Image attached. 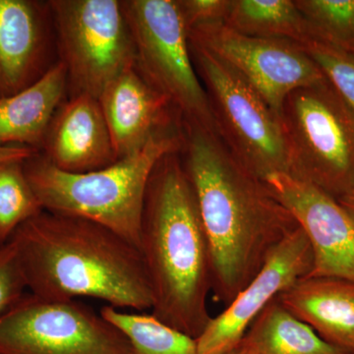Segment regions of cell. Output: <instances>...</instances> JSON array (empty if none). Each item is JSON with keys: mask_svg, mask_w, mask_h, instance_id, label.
<instances>
[{"mask_svg": "<svg viewBox=\"0 0 354 354\" xmlns=\"http://www.w3.org/2000/svg\"><path fill=\"white\" fill-rule=\"evenodd\" d=\"M183 130V165L208 241L212 292L225 307L298 225L265 180L218 134L198 127Z\"/></svg>", "mask_w": 354, "mask_h": 354, "instance_id": "6da1fadb", "label": "cell"}, {"mask_svg": "<svg viewBox=\"0 0 354 354\" xmlns=\"http://www.w3.org/2000/svg\"><path fill=\"white\" fill-rule=\"evenodd\" d=\"M27 288L44 299L92 297L114 308L152 309L145 264L136 246L113 230L43 211L9 239Z\"/></svg>", "mask_w": 354, "mask_h": 354, "instance_id": "7a4b0ae2", "label": "cell"}, {"mask_svg": "<svg viewBox=\"0 0 354 354\" xmlns=\"http://www.w3.org/2000/svg\"><path fill=\"white\" fill-rule=\"evenodd\" d=\"M178 153L162 158L147 186L139 250L152 315L197 339L212 316V266L194 190Z\"/></svg>", "mask_w": 354, "mask_h": 354, "instance_id": "3957f363", "label": "cell"}, {"mask_svg": "<svg viewBox=\"0 0 354 354\" xmlns=\"http://www.w3.org/2000/svg\"><path fill=\"white\" fill-rule=\"evenodd\" d=\"M183 145L184 131L176 124L153 135L138 153L97 171H64L41 153L25 160L24 169L44 211L93 221L139 249L149 179L162 158Z\"/></svg>", "mask_w": 354, "mask_h": 354, "instance_id": "277c9868", "label": "cell"}, {"mask_svg": "<svg viewBox=\"0 0 354 354\" xmlns=\"http://www.w3.org/2000/svg\"><path fill=\"white\" fill-rule=\"evenodd\" d=\"M123 10L135 46V68L164 97L183 127L218 135L208 95L191 57L176 0H127Z\"/></svg>", "mask_w": 354, "mask_h": 354, "instance_id": "5b68a950", "label": "cell"}, {"mask_svg": "<svg viewBox=\"0 0 354 354\" xmlns=\"http://www.w3.org/2000/svg\"><path fill=\"white\" fill-rule=\"evenodd\" d=\"M281 122L290 146V176L337 200L354 190V111L328 80L293 91Z\"/></svg>", "mask_w": 354, "mask_h": 354, "instance_id": "8992f818", "label": "cell"}, {"mask_svg": "<svg viewBox=\"0 0 354 354\" xmlns=\"http://www.w3.org/2000/svg\"><path fill=\"white\" fill-rule=\"evenodd\" d=\"M189 46L218 136L230 152L263 180L272 174H290V146L281 118L232 67L208 50Z\"/></svg>", "mask_w": 354, "mask_h": 354, "instance_id": "52a82bcc", "label": "cell"}, {"mask_svg": "<svg viewBox=\"0 0 354 354\" xmlns=\"http://www.w3.org/2000/svg\"><path fill=\"white\" fill-rule=\"evenodd\" d=\"M48 4L71 97L99 99L106 86L136 62L122 1L51 0Z\"/></svg>", "mask_w": 354, "mask_h": 354, "instance_id": "ba28073f", "label": "cell"}, {"mask_svg": "<svg viewBox=\"0 0 354 354\" xmlns=\"http://www.w3.org/2000/svg\"><path fill=\"white\" fill-rule=\"evenodd\" d=\"M0 354H132L122 333L75 300L24 295L0 315Z\"/></svg>", "mask_w": 354, "mask_h": 354, "instance_id": "9c48e42d", "label": "cell"}, {"mask_svg": "<svg viewBox=\"0 0 354 354\" xmlns=\"http://www.w3.org/2000/svg\"><path fill=\"white\" fill-rule=\"evenodd\" d=\"M187 32L190 44L208 50L235 70L279 118L293 91L327 80L292 41L245 36L223 23L199 26Z\"/></svg>", "mask_w": 354, "mask_h": 354, "instance_id": "30bf717a", "label": "cell"}, {"mask_svg": "<svg viewBox=\"0 0 354 354\" xmlns=\"http://www.w3.org/2000/svg\"><path fill=\"white\" fill-rule=\"evenodd\" d=\"M312 265L311 246L298 227L274 249L261 271L225 310L212 317L195 339L197 354L232 353L261 312L293 283L308 276Z\"/></svg>", "mask_w": 354, "mask_h": 354, "instance_id": "8fae6325", "label": "cell"}, {"mask_svg": "<svg viewBox=\"0 0 354 354\" xmlns=\"http://www.w3.org/2000/svg\"><path fill=\"white\" fill-rule=\"evenodd\" d=\"M264 180L308 239L313 265L307 277L354 281V220L341 203L290 174H272Z\"/></svg>", "mask_w": 354, "mask_h": 354, "instance_id": "7c38bea8", "label": "cell"}, {"mask_svg": "<svg viewBox=\"0 0 354 354\" xmlns=\"http://www.w3.org/2000/svg\"><path fill=\"white\" fill-rule=\"evenodd\" d=\"M53 34L48 1L0 0V99L30 87L57 62Z\"/></svg>", "mask_w": 354, "mask_h": 354, "instance_id": "4fadbf2b", "label": "cell"}, {"mask_svg": "<svg viewBox=\"0 0 354 354\" xmlns=\"http://www.w3.org/2000/svg\"><path fill=\"white\" fill-rule=\"evenodd\" d=\"M39 153L67 172L97 171L118 160L97 99L81 94L62 102Z\"/></svg>", "mask_w": 354, "mask_h": 354, "instance_id": "5bb4252c", "label": "cell"}, {"mask_svg": "<svg viewBox=\"0 0 354 354\" xmlns=\"http://www.w3.org/2000/svg\"><path fill=\"white\" fill-rule=\"evenodd\" d=\"M97 101L118 160L138 153L153 135L177 124L176 118L179 120L167 100L135 67L109 83Z\"/></svg>", "mask_w": 354, "mask_h": 354, "instance_id": "9a60e30c", "label": "cell"}, {"mask_svg": "<svg viewBox=\"0 0 354 354\" xmlns=\"http://www.w3.org/2000/svg\"><path fill=\"white\" fill-rule=\"evenodd\" d=\"M277 298L324 341L354 354V281L305 277Z\"/></svg>", "mask_w": 354, "mask_h": 354, "instance_id": "2e32d148", "label": "cell"}, {"mask_svg": "<svg viewBox=\"0 0 354 354\" xmlns=\"http://www.w3.org/2000/svg\"><path fill=\"white\" fill-rule=\"evenodd\" d=\"M66 91V69L57 60L36 83L0 99V146L30 147L41 152Z\"/></svg>", "mask_w": 354, "mask_h": 354, "instance_id": "e0dca14e", "label": "cell"}, {"mask_svg": "<svg viewBox=\"0 0 354 354\" xmlns=\"http://www.w3.org/2000/svg\"><path fill=\"white\" fill-rule=\"evenodd\" d=\"M239 344L248 354H349L321 339L278 298L261 312Z\"/></svg>", "mask_w": 354, "mask_h": 354, "instance_id": "ac0fdd59", "label": "cell"}, {"mask_svg": "<svg viewBox=\"0 0 354 354\" xmlns=\"http://www.w3.org/2000/svg\"><path fill=\"white\" fill-rule=\"evenodd\" d=\"M225 25L256 38L283 39L297 44L311 38L295 0H232Z\"/></svg>", "mask_w": 354, "mask_h": 354, "instance_id": "d6986e66", "label": "cell"}, {"mask_svg": "<svg viewBox=\"0 0 354 354\" xmlns=\"http://www.w3.org/2000/svg\"><path fill=\"white\" fill-rule=\"evenodd\" d=\"M101 315L127 337L132 354H197L195 339L152 314L128 313L106 305Z\"/></svg>", "mask_w": 354, "mask_h": 354, "instance_id": "ffe728a7", "label": "cell"}, {"mask_svg": "<svg viewBox=\"0 0 354 354\" xmlns=\"http://www.w3.org/2000/svg\"><path fill=\"white\" fill-rule=\"evenodd\" d=\"M44 211L28 180L24 162H0V242Z\"/></svg>", "mask_w": 354, "mask_h": 354, "instance_id": "44dd1931", "label": "cell"}, {"mask_svg": "<svg viewBox=\"0 0 354 354\" xmlns=\"http://www.w3.org/2000/svg\"><path fill=\"white\" fill-rule=\"evenodd\" d=\"M310 35L354 50V0H295Z\"/></svg>", "mask_w": 354, "mask_h": 354, "instance_id": "7402d4cb", "label": "cell"}, {"mask_svg": "<svg viewBox=\"0 0 354 354\" xmlns=\"http://www.w3.org/2000/svg\"><path fill=\"white\" fill-rule=\"evenodd\" d=\"M298 46L315 62L335 92L354 111V51L315 37Z\"/></svg>", "mask_w": 354, "mask_h": 354, "instance_id": "603a6c76", "label": "cell"}, {"mask_svg": "<svg viewBox=\"0 0 354 354\" xmlns=\"http://www.w3.org/2000/svg\"><path fill=\"white\" fill-rule=\"evenodd\" d=\"M26 288L15 246L10 241L0 244V315L25 295Z\"/></svg>", "mask_w": 354, "mask_h": 354, "instance_id": "cb8c5ba5", "label": "cell"}, {"mask_svg": "<svg viewBox=\"0 0 354 354\" xmlns=\"http://www.w3.org/2000/svg\"><path fill=\"white\" fill-rule=\"evenodd\" d=\"M186 29L225 24L232 0H176Z\"/></svg>", "mask_w": 354, "mask_h": 354, "instance_id": "d4e9b609", "label": "cell"}, {"mask_svg": "<svg viewBox=\"0 0 354 354\" xmlns=\"http://www.w3.org/2000/svg\"><path fill=\"white\" fill-rule=\"evenodd\" d=\"M39 151L24 146H0V162H25Z\"/></svg>", "mask_w": 354, "mask_h": 354, "instance_id": "484cf974", "label": "cell"}, {"mask_svg": "<svg viewBox=\"0 0 354 354\" xmlns=\"http://www.w3.org/2000/svg\"><path fill=\"white\" fill-rule=\"evenodd\" d=\"M337 201L341 203L342 206L346 209V211L354 220V194H349L348 196L337 200Z\"/></svg>", "mask_w": 354, "mask_h": 354, "instance_id": "4316f807", "label": "cell"}, {"mask_svg": "<svg viewBox=\"0 0 354 354\" xmlns=\"http://www.w3.org/2000/svg\"><path fill=\"white\" fill-rule=\"evenodd\" d=\"M228 354H248L246 353L245 349L242 348L241 344H239V346H237L236 348L234 349V351H232V353Z\"/></svg>", "mask_w": 354, "mask_h": 354, "instance_id": "83f0119b", "label": "cell"}, {"mask_svg": "<svg viewBox=\"0 0 354 354\" xmlns=\"http://www.w3.org/2000/svg\"><path fill=\"white\" fill-rule=\"evenodd\" d=\"M351 194H354V190H353V193H351Z\"/></svg>", "mask_w": 354, "mask_h": 354, "instance_id": "f1b7e54d", "label": "cell"}, {"mask_svg": "<svg viewBox=\"0 0 354 354\" xmlns=\"http://www.w3.org/2000/svg\"><path fill=\"white\" fill-rule=\"evenodd\" d=\"M353 50V51H354V50Z\"/></svg>", "mask_w": 354, "mask_h": 354, "instance_id": "f546056e", "label": "cell"}, {"mask_svg": "<svg viewBox=\"0 0 354 354\" xmlns=\"http://www.w3.org/2000/svg\"><path fill=\"white\" fill-rule=\"evenodd\" d=\"M0 244H1V242H0Z\"/></svg>", "mask_w": 354, "mask_h": 354, "instance_id": "4dcf8cb0", "label": "cell"}]
</instances>
